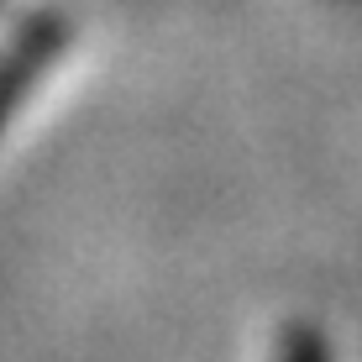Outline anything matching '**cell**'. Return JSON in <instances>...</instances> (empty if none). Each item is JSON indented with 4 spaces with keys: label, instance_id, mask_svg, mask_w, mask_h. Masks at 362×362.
Instances as JSON below:
<instances>
[{
    "label": "cell",
    "instance_id": "7a4b0ae2",
    "mask_svg": "<svg viewBox=\"0 0 362 362\" xmlns=\"http://www.w3.org/2000/svg\"><path fill=\"white\" fill-rule=\"evenodd\" d=\"M279 362H326V346L310 326H289L279 341Z\"/></svg>",
    "mask_w": 362,
    "mask_h": 362
},
{
    "label": "cell",
    "instance_id": "6da1fadb",
    "mask_svg": "<svg viewBox=\"0 0 362 362\" xmlns=\"http://www.w3.org/2000/svg\"><path fill=\"white\" fill-rule=\"evenodd\" d=\"M58 42H64V21L42 16V21H32V27L21 32V42L6 53V64H0V127H6L11 105L21 100V90L47 69V58H53Z\"/></svg>",
    "mask_w": 362,
    "mask_h": 362
}]
</instances>
